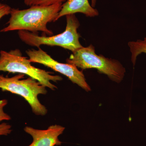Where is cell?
<instances>
[{
	"label": "cell",
	"instance_id": "30bf717a",
	"mask_svg": "<svg viewBox=\"0 0 146 146\" xmlns=\"http://www.w3.org/2000/svg\"><path fill=\"white\" fill-rule=\"evenodd\" d=\"M8 104V101L6 99L0 100V123L3 121L11 119L9 115L4 112V108Z\"/></svg>",
	"mask_w": 146,
	"mask_h": 146
},
{
	"label": "cell",
	"instance_id": "8992f818",
	"mask_svg": "<svg viewBox=\"0 0 146 146\" xmlns=\"http://www.w3.org/2000/svg\"><path fill=\"white\" fill-rule=\"evenodd\" d=\"M26 53L31 63H40L66 76L73 83L77 84L86 91H91V88L86 82L83 73L79 70L75 65L67 63H59L40 48L38 50H27Z\"/></svg>",
	"mask_w": 146,
	"mask_h": 146
},
{
	"label": "cell",
	"instance_id": "5bb4252c",
	"mask_svg": "<svg viewBox=\"0 0 146 146\" xmlns=\"http://www.w3.org/2000/svg\"><path fill=\"white\" fill-rule=\"evenodd\" d=\"M39 1V0H24V3L26 5L31 7L36 5Z\"/></svg>",
	"mask_w": 146,
	"mask_h": 146
},
{
	"label": "cell",
	"instance_id": "7a4b0ae2",
	"mask_svg": "<svg viewBox=\"0 0 146 146\" xmlns=\"http://www.w3.org/2000/svg\"><path fill=\"white\" fill-rule=\"evenodd\" d=\"M66 62L83 70L97 69L100 73L106 75L110 79L117 83L123 80L126 72L125 68L118 60L105 57L102 55L97 54L95 47L91 44L72 53Z\"/></svg>",
	"mask_w": 146,
	"mask_h": 146
},
{
	"label": "cell",
	"instance_id": "52a82bcc",
	"mask_svg": "<svg viewBox=\"0 0 146 146\" xmlns=\"http://www.w3.org/2000/svg\"><path fill=\"white\" fill-rule=\"evenodd\" d=\"M65 128L61 125L50 126L46 129H37L26 126L24 131L30 135L33 141L28 146H54L60 145L62 142L58 137L63 133Z\"/></svg>",
	"mask_w": 146,
	"mask_h": 146
},
{
	"label": "cell",
	"instance_id": "ba28073f",
	"mask_svg": "<svg viewBox=\"0 0 146 146\" xmlns=\"http://www.w3.org/2000/svg\"><path fill=\"white\" fill-rule=\"evenodd\" d=\"M97 0H67L63 4L56 18H59L70 14L82 13L87 17H94L99 15V12L94 8Z\"/></svg>",
	"mask_w": 146,
	"mask_h": 146
},
{
	"label": "cell",
	"instance_id": "9c48e42d",
	"mask_svg": "<svg viewBox=\"0 0 146 146\" xmlns=\"http://www.w3.org/2000/svg\"><path fill=\"white\" fill-rule=\"evenodd\" d=\"M128 45L131 53V62L134 65L138 56L142 53L146 54V37L143 40L138 39L136 41L129 42Z\"/></svg>",
	"mask_w": 146,
	"mask_h": 146
},
{
	"label": "cell",
	"instance_id": "4fadbf2b",
	"mask_svg": "<svg viewBox=\"0 0 146 146\" xmlns=\"http://www.w3.org/2000/svg\"><path fill=\"white\" fill-rule=\"evenodd\" d=\"M67 0H39L36 5L49 6L56 3H63Z\"/></svg>",
	"mask_w": 146,
	"mask_h": 146
},
{
	"label": "cell",
	"instance_id": "6da1fadb",
	"mask_svg": "<svg viewBox=\"0 0 146 146\" xmlns=\"http://www.w3.org/2000/svg\"><path fill=\"white\" fill-rule=\"evenodd\" d=\"M62 4L56 3L46 6L35 5L22 10L11 8L8 25L1 32L26 31L35 33L40 31L52 35L53 33L48 29L47 24L56 21Z\"/></svg>",
	"mask_w": 146,
	"mask_h": 146
},
{
	"label": "cell",
	"instance_id": "5b68a950",
	"mask_svg": "<svg viewBox=\"0 0 146 146\" xmlns=\"http://www.w3.org/2000/svg\"><path fill=\"white\" fill-rule=\"evenodd\" d=\"M25 75L19 74L12 77H7L0 74V89L3 91H9L23 98L35 115H46L48 110L39 102L38 96L47 94L46 87L31 77L22 79Z\"/></svg>",
	"mask_w": 146,
	"mask_h": 146
},
{
	"label": "cell",
	"instance_id": "8fae6325",
	"mask_svg": "<svg viewBox=\"0 0 146 146\" xmlns=\"http://www.w3.org/2000/svg\"><path fill=\"white\" fill-rule=\"evenodd\" d=\"M12 131L11 126L7 123L0 124V136H7Z\"/></svg>",
	"mask_w": 146,
	"mask_h": 146
},
{
	"label": "cell",
	"instance_id": "277c9868",
	"mask_svg": "<svg viewBox=\"0 0 146 146\" xmlns=\"http://www.w3.org/2000/svg\"><path fill=\"white\" fill-rule=\"evenodd\" d=\"M27 58L23 56L20 50L18 49L9 52H0V72L26 75L38 81L41 85L51 90L54 91L57 89V86L51 82L61 81V76L53 75L50 72L35 68Z\"/></svg>",
	"mask_w": 146,
	"mask_h": 146
},
{
	"label": "cell",
	"instance_id": "7c38bea8",
	"mask_svg": "<svg viewBox=\"0 0 146 146\" xmlns=\"http://www.w3.org/2000/svg\"><path fill=\"white\" fill-rule=\"evenodd\" d=\"M11 8L5 4L0 3V20L4 16L10 14Z\"/></svg>",
	"mask_w": 146,
	"mask_h": 146
},
{
	"label": "cell",
	"instance_id": "3957f363",
	"mask_svg": "<svg viewBox=\"0 0 146 146\" xmlns=\"http://www.w3.org/2000/svg\"><path fill=\"white\" fill-rule=\"evenodd\" d=\"M67 25L65 31L55 35L39 36L26 31H18L20 39L27 44L39 48L41 45L58 46L74 53L83 46L79 41L80 35L77 30L80 26L75 14L66 16Z\"/></svg>",
	"mask_w": 146,
	"mask_h": 146
}]
</instances>
